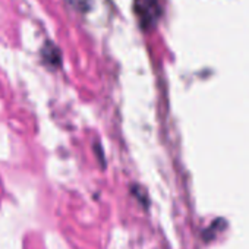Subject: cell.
I'll use <instances>...</instances> for the list:
<instances>
[{
    "label": "cell",
    "mask_w": 249,
    "mask_h": 249,
    "mask_svg": "<svg viewBox=\"0 0 249 249\" xmlns=\"http://www.w3.org/2000/svg\"><path fill=\"white\" fill-rule=\"evenodd\" d=\"M138 14L144 25H153L159 17V3L157 0H140Z\"/></svg>",
    "instance_id": "obj_1"
}]
</instances>
